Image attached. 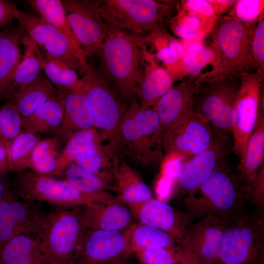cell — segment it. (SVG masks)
Here are the masks:
<instances>
[{
	"label": "cell",
	"mask_w": 264,
	"mask_h": 264,
	"mask_svg": "<svg viewBox=\"0 0 264 264\" xmlns=\"http://www.w3.org/2000/svg\"><path fill=\"white\" fill-rule=\"evenodd\" d=\"M40 140L38 135L22 130L14 140L7 152L11 171L20 172L30 168L32 151Z\"/></svg>",
	"instance_id": "f35d334b"
},
{
	"label": "cell",
	"mask_w": 264,
	"mask_h": 264,
	"mask_svg": "<svg viewBox=\"0 0 264 264\" xmlns=\"http://www.w3.org/2000/svg\"><path fill=\"white\" fill-rule=\"evenodd\" d=\"M66 14L86 58L98 54L106 32L96 0H62Z\"/></svg>",
	"instance_id": "9a60e30c"
},
{
	"label": "cell",
	"mask_w": 264,
	"mask_h": 264,
	"mask_svg": "<svg viewBox=\"0 0 264 264\" xmlns=\"http://www.w3.org/2000/svg\"><path fill=\"white\" fill-rule=\"evenodd\" d=\"M81 206L58 208L43 213L36 239L51 264H73L84 231Z\"/></svg>",
	"instance_id": "3957f363"
},
{
	"label": "cell",
	"mask_w": 264,
	"mask_h": 264,
	"mask_svg": "<svg viewBox=\"0 0 264 264\" xmlns=\"http://www.w3.org/2000/svg\"><path fill=\"white\" fill-rule=\"evenodd\" d=\"M254 25H246L229 15L218 18L209 34V46L215 51L219 62L217 77L240 76L243 73L256 71L250 52Z\"/></svg>",
	"instance_id": "52a82bcc"
},
{
	"label": "cell",
	"mask_w": 264,
	"mask_h": 264,
	"mask_svg": "<svg viewBox=\"0 0 264 264\" xmlns=\"http://www.w3.org/2000/svg\"><path fill=\"white\" fill-rule=\"evenodd\" d=\"M133 218L129 207L117 198L81 206V220L85 229L122 231L134 223Z\"/></svg>",
	"instance_id": "ffe728a7"
},
{
	"label": "cell",
	"mask_w": 264,
	"mask_h": 264,
	"mask_svg": "<svg viewBox=\"0 0 264 264\" xmlns=\"http://www.w3.org/2000/svg\"><path fill=\"white\" fill-rule=\"evenodd\" d=\"M29 4L41 17L65 35L73 46L84 55L70 27L62 0H31Z\"/></svg>",
	"instance_id": "d590c367"
},
{
	"label": "cell",
	"mask_w": 264,
	"mask_h": 264,
	"mask_svg": "<svg viewBox=\"0 0 264 264\" xmlns=\"http://www.w3.org/2000/svg\"><path fill=\"white\" fill-rule=\"evenodd\" d=\"M16 19L42 51L81 74L88 66L86 58L56 28L39 15L19 10Z\"/></svg>",
	"instance_id": "7c38bea8"
},
{
	"label": "cell",
	"mask_w": 264,
	"mask_h": 264,
	"mask_svg": "<svg viewBox=\"0 0 264 264\" xmlns=\"http://www.w3.org/2000/svg\"><path fill=\"white\" fill-rule=\"evenodd\" d=\"M22 118L9 101L0 105V143L7 152L17 136L22 131Z\"/></svg>",
	"instance_id": "b9f144b4"
},
{
	"label": "cell",
	"mask_w": 264,
	"mask_h": 264,
	"mask_svg": "<svg viewBox=\"0 0 264 264\" xmlns=\"http://www.w3.org/2000/svg\"><path fill=\"white\" fill-rule=\"evenodd\" d=\"M15 173L10 186L13 187L16 196L25 201H45L58 208H68L106 201L113 198L108 192L87 193L66 179H56L31 170Z\"/></svg>",
	"instance_id": "5b68a950"
},
{
	"label": "cell",
	"mask_w": 264,
	"mask_h": 264,
	"mask_svg": "<svg viewBox=\"0 0 264 264\" xmlns=\"http://www.w3.org/2000/svg\"><path fill=\"white\" fill-rule=\"evenodd\" d=\"M131 244L134 253L149 247L179 244V242L175 237L166 232L138 222L134 224Z\"/></svg>",
	"instance_id": "8d00e7d4"
},
{
	"label": "cell",
	"mask_w": 264,
	"mask_h": 264,
	"mask_svg": "<svg viewBox=\"0 0 264 264\" xmlns=\"http://www.w3.org/2000/svg\"><path fill=\"white\" fill-rule=\"evenodd\" d=\"M143 75L137 98L141 109L152 108L170 89L175 82L169 72L160 67L155 55L148 52L145 47L142 50Z\"/></svg>",
	"instance_id": "7402d4cb"
},
{
	"label": "cell",
	"mask_w": 264,
	"mask_h": 264,
	"mask_svg": "<svg viewBox=\"0 0 264 264\" xmlns=\"http://www.w3.org/2000/svg\"><path fill=\"white\" fill-rule=\"evenodd\" d=\"M220 261L224 264H264V220L248 212L224 222Z\"/></svg>",
	"instance_id": "ba28073f"
},
{
	"label": "cell",
	"mask_w": 264,
	"mask_h": 264,
	"mask_svg": "<svg viewBox=\"0 0 264 264\" xmlns=\"http://www.w3.org/2000/svg\"><path fill=\"white\" fill-rule=\"evenodd\" d=\"M106 32L98 53L101 73L111 83L118 97L131 104L136 102L143 69V38L106 24Z\"/></svg>",
	"instance_id": "7a4b0ae2"
},
{
	"label": "cell",
	"mask_w": 264,
	"mask_h": 264,
	"mask_svg": "<svg viewBox=\"0 0 264 264\" xmlns=\"http://www.w3.org/2000/svg\"><path fill=\"white\" fill-rule=\"evenodd\" d=\"M0 264H51L40 251L34 236L22 234L0 247Z\"/></svg>",
	"instance_id": "4316f807"
},
{
	"label": "cell",
	"mask_w": 264,
	"mask_h": 264,
	"mask_svg": "<svg viewBox=\"0 0 264 264\" xmlns=\"http://www.w3.org/2000/svg\"><path fill=\"white\" fill-rule=\"evenodd\" d=\"M146 41H152L156 49L155 57L162 61L174 81L181 79L184 76L182 60L184 45L178 40L172 38L164 30L150 34L145 38Z\"/></svg>",
	"instance_id": "4dcf8cb0"
},
{
	"label": "cell",
	"mask_w": 264,
	"mask_h": 264,
	"mask_svg": "<svg viewBox=\"0 0 264 264\" xmlns=\"http://www.w3.org/2000/svg\"><path fill=\"white\" fill-rule=\"evenodd\" d=\"M170 22L175 34L183 40L203 37L201 33V22L192 12L184 8L179 11Z\"/></svg>",
	"instance_id": "7bdbcfd3"
},
{
	"label": "cell",
	"mask_w": 264,
	"mask_h": 264,
	"mask_svg": "<svg viewBox=\"0 0 264 264\" xmlns=\"http://www.w3.org/2000/svg\"><path fill=\"white\" fill-rule=\"evenodd\" d=\"M64 115V95L60 91L57 97L45 102L29 116L22 119V130L36 135L57 133Z\"/></svg>",
	"instance_id": "484cf974"
},
{
	"label": "cell",
	"mask_w": 264,
	"mask_h": 264,
	"mask_svg": "<svg viewBox=\"0 0 264 264\" xmlns=\"http://www.w3.org/2000/svg\"><path fill=\"white\" fill-rule=\"evenodd\" d=\"M181 3L183 8L192 12L200 20L202 36L209 34L219 18L210 2L205 0H187Z\"/></svg>",
	"instance_id": "ee69618b"
},
{
	"label": "cell",
	"mask_w": 264,
	"mask_h": 264,
	"mask_svg": "<svg viewBox=\"0 0 264 264\" xmlns=\"http://www.w3.org/2000/svg\"><path fill=\"white\" fill-rule=\"evenodd\" d=\"M43 212L13 191L0 201V247L22 234L37 237Z\"/></svg>",
	"instance_id": "ac0fdd59"
},
{
	"label": "cell",
	"mask_w": 264,
	"mask_h": 264,
	"mask_svg": "<svg viewBox=\"0 0 264 264\" xmlns=\"http://www.w3.org/2000/svg\"><path fill=\"white\" fill-rule=\"evenodd\" d=\"M114 153L109 147L88 149L79 153L74 162L83 169L110 182L117 162Z\"/></svg>",
	"instance_id": "d6a6232c"
},
{
	"label": "cell",
	"mask_w": 264,
	"mask_h": 264,
	"mask_svg": "<svg viewBox=\"0 0 264 264\" xmlns=\"http://www.w3.org/2000/svg\"><path fill=\"white\" fill-rule=\"evenodd\" d=\"M106 24L135 34L163 31L175 16L177 5L154 0H98Z\"/></svg>",
	"instance_id": "277c9868"
},
{
	"label": "cell",
	"mask_w": 264,
	"mask_h": 264,
	"mask_svg": "<svg viewBox=\"0 0 264 264\" xmlns=\"http://www.w3.org/2000/svg\"><path fill=\"white\" fill-rule=\"evenodd\" d=\"M224 230V222L214 218H205L190 222L179 245L193 262L219 261Z\"/></svg>",
	"instance_id": "e0dca14e"
},
{
	"label": "cell",
	"mask_w": 264,
	"mask_h": 264,
	"mask_svg": "<svg viewBox=\"0 0 264 264\" xmlns=\"http://www.w3.org/2000/svg\"><path fill=\"white\" fill-rule=\"evenodd\" d=\"M10 171L7 152L0 143V175L6 176Z\"/></svg>",
	"instance_id": "681fc988"
},
{
	"label": "cell",
	"mask_w": 264,
	"mask_h": 264,
	"mask_svg": "<svg viewBox=\"0 0 264 264\" xmlns=\"http://www.w3.org/2000/svg\"><path fill=\"white\" fill-rule=\"evenodd\" d=\"M217 135L210 123L194 111L165 138L162 149L165 156L174 155L189 160L207 149Z\"/></svg>",
	"instance_id": "2e32d148"
},
{
	"label": "cell",
	"mask_w": 264,
	"mask_h": 264,
	"mask_svg": "<svg viewBox=\"0 0 264 264\" xmlns=\"http://www.w3.org/2000/svg\"><path fill=\"white\" fill-rule=\"evenodd\" d=\"M200 82L187 76L173 85L152 107L158 118V128L154 137L161 150L165 138L194 112L195 97Z\"/></svg>",
	"instance_id": "4fadbf2b"
},
{
	"label": "cell",
	"mask_w": 264,
	"mask_h": 264,
	"mask_svg": "<svg viewBox=\"0 0 264 264\" xmlns=\"http://www.w3.org/2000/svg\"><path fill=\"white\" fill-rule=\"evenodd\" d=\"M264 73L255 71L241 75L235 107L232 133L233 151L241 157L255 128L259 115V100Z\"/></svg>",
	"instance_id": "5bb4252c"
},
{
	"label": "cell",
	"mask_w": 264,
	"mask_h": 264,
	"mask_svg": "<svg viewBox=\"0 0 264 264\" xmlns=\"http://www.w3.org/2000/svg\"><path fill=\"white\" fill-rule=\"evenodd\" d=\"M193 264H224L221 262L220 260L217 261L211 262H199L193 261Z\"/></svg>",
	"instance_id": "816d5d0a"
},
{
	"label": "cell",
	"mask_w": 264,
	"mask_h": 264,
	"mask_svg": "<svg viewBox=\"0 0 264 264\" xmlns=\"http://www.w3.org/2000/svg\"><path fill=\"white\" fill-rule=\"evenodd\" d=\"M264 0H237L229 15L249 26L254 25L264 18Z\"/></svg>",
	"instance_id": "f6af8a7d"
},
{
	"label": "cell",
	"mask_w": 264,
	"mask_h": 264,
	"mask_svg": "<svg viewBox=\"0 0 264 264\" xmlns=\"http://www.w3.org/2000/svg\"><path fill=\"white\" fill-rule=\"evenodd\" d=\"M129 208L139 223L174 236L179 244L188 224L191 222L184 212L175 209L164 201L153 198Z\"/></svg>",
	"instance_id": "44dd1931"
},
{
	"label": "cell",
	"mask_w": 264,
	"mask_h": 264,
	"mask_svg": "<svg viewBox=\"0 0 264 264\" xmlns=\"http://www.w3.org/2000/svg\"><path fill=\"white\" fill-rule=\"evenodd\" d=\"M226 144V136L218 134L207 149L188 160L176 179L182 192L189 194L200 187L224 159Z\"/></svg>",
	"instance_id": "d6986e66"
},
{
	"label": "cell",
	"mask_w": 264,
	"mask_h": 264,
	"mask_svg": "<svg viewBox=\"0 0 264 264\" xmlns=\"http://www.w3.org/2000/svg\"><path fill=\"white\" fill-rule=\"evenodd\" d=\"M21 44L24 47V52L15 71L13 83L5 100H9L34 82L42 74V68L37 56L33 41L24 31Z\"/></svg>",
	"instance_id": "f546056e"
},
{
	"label": "cell",
	"mask_w": 264,
	"mask_h": 264,
	"mask_svg": "<svg viewBox=\"0 0 264 264\" xmlns=\"http://www.w3.org/2000/svg\"><path fill=\"white\" fill-rule=\"evenodd\" d=\"M112 181L117 198L129 208L140 205L153 198L150 187L140 175L126 162L117 161Z\"/></svg>",
	"instance_id": "d4e9b609"
},
{
	"label": "cell",
	"mask_w": 264,
	"mask_h": 264,
	"mask_svg": "<svg viewBox=\"0 0 264 264\" xmlns=\"http://www.w3.org/2000/svg\"><path fill=\"white\" fill-rule=\"evenodd\" d=\"M56 139L49 138L38 141L30 157L29 168L31 170L44 175H54L58 158L55 150L58 143Z\"/></svg>",
	"instance_id": "ab89813d"
},
{
	"label": "cell",
	"mask_w": 264,
	"mask_h": 264,
	"mask_svg": "<svg viewBox=\"0 0 264 264\" xmlns=\"http://www.w3.org/2000/svg\"><path fill=\"white\" fill-rule=\"evenodd\" d=\"M157 115L153 108L141 109L137 102L124 112L111 149L122 151L132 160L148 165L160 162L164 154L155 145L158 128Z\"/></svg>",
	"instance_id": "8992f818"
},
{
	"label": "cell",
	"mask_w": 264,
	"mask_h": 264,
	"mask_svg": "<svg viewBox=\"0 0 264 264\" xmlns=\"http://www.w3.org/2000/svg\"><path fill=\"white\" fill-rule=\"evenodd\" d=\"M187 195L184 213L191 222L208 217L225 222L249 212L248 205L254 203L251 188L223 159L197 190Z\"/></svg>",
	"instance_id": "6da1fadb"
},
{
	"label": "cell",
	"mask_w": 264,
	"mask_h": 264,
	"mask_svg": "<svg viewBox=\"0 0 264 264\" xmlns=\"http://www.w3.org/2000/svg\"><path fill=\"white\" fill-rule=\"evenodd\" d=\"M123 264H135L128 263V261H127L126 262H125Z\"/></svg>",
	"instance_id": "f5cc1de1"
},
{
	"label": "cell",
	"mask_w": 264,
	"mask_h": 264,
	"mask_svg": "<svg viewBox=\"0 0 264 264\" xmlns=\"http://www.w3.org/2000/svg\"><path fill=\"white\" fill-rule=\"evenodd\" d=\"M64 95V115L57 133L59 139L66 142L75 133L94 128L88 102L76 88L63 91Z\"/></svg>",
	"instance_id": "cb8c5ba5"
},
{
	"label": "cell",
	"mask_w": 264,
	"mask_h": 264,
	"mask_svg": "<svg viewBox=\"0 0 264 264\" xmlns=\"http://www.w3.org/2000/svg\"><path fill=\"white\" fill-rule=\"evenodd\" d=\"M140 264H192L189 255L179 245L152 247L135 252Z\"/></svg>",
	"instance_id": "74e56055"
},
{
	"label": "cell",
	"mask_w": 264,
	"mask_h": 264,
	"mask_svg": "<svg viewBox=\"0 0 264 264\" xmlns=\"http://www.w3.org/2000/svg\"><path fill=\"white\" fill-rule=\"evenodd\" d=\"M19 10L14 2L0 0V29L12 25Z\"/></svg>",
	"instance_id": "7dc6e473"
},
{
	"label": "cell",
	"mask_w": 264,
	"mask_h": 264,
	"mask_svg": "<svg viewBox=\"0 0 264 264\" xmlns=\"http://www.w3.org/2000/svg\"><path fill=\"white\" fill-rule=\"evenodd\" d=\"M212 4L216 13L219 16L233 8L237 0H208Z\"/></svg>",
	"instance_id": "c3c4849f"
},
{
	"label": "cell",
	"mask_w": 264,
	"mask_h": 264,
	"mask_svg": "<svg viewBox=\"0 0 264 264\" xmlns=\"http://www.w3.org/2000/svg\"><path fill=\"white\" fill-rule=\"evenodd\" d=\"M240 76L215 77L201 81L195 97L193 111L222 135L232 132Z\"/></svg>",
	"instance_id": "9c48e42d"
},
{
	"label": "cell",
	"mask_w": 264,
	"mask_h": 264,
	"mask_svg": "<svg viewBox=\"0 0 264 264\" xmlns=\"http://www.w3.org/2000/svg\"><path fill=\"white\" fill-rule=\"evenodd\" d=\"M24 31L19 24L0 29V101L5 100L22 58L20 44Z\"/></svg>",
	"instance_id": "603a6c76"
},
{
	"label": "cell",
	"mask_w": 264,
	"mask_h": 264,
	"mask_svg": "<svg viewBox=\"0 0 264 264\" xmlns=\"http://www.w3.org/2000/svg\"><path fill=\"white\" fill-rule=\"evenodd\" d=\"M251 55L256 71L264 73V18L253 26L250 38Z\"/></svg>",
	"instance_id": "bcb514c9"
},
{
	"label": "cell",
	"mask_w": 264,
	"mask_h": 264,
	"mask_svg": "<svg viewBox=\"0 0 264 264\" xmlns=\"http://www.w3.org/2000/svg\"><path fill=\"white\" fill-rule=\"evenodd\" d=\"M59 93L56 88L42 74L34 82L7 100L23 118L31 115L45 102L57 97Z\"/></svg>",
	"instance_id": "f1b7e54d"
},
{
	"label": "cell",
	"mask_w": 264,
	"mask_h": 264,
	"mask_svg": "<svg viewBox=\"0 0 264 264\" xmlns=\"http://www.w3.org/2000/svg\"><path fill=\"white\" fill-rule=\"evenodd\" d=\"M134 224L118 231L85 228L73 264H123L134 254L131 244Z\"/></svg>",
	"instance_id": "8fae6325"
},
{
	"label": "cell",
	"mask_w": 264,
	"mask_h": 264,
	"mask_svg": "<svg viewBox=\"0 0 264 264\" xmlns=\"http://www.w3.org/2000/svg\"><path fill=\"white\" fill-rule=\"evenodd\" d=\"M34 44L42 70L56 88L60 91H65L75 88L80 79L76 71L64 63L49 56L40 49L35 43Z\"/></svg>",
	"instance_id": "e575fe53"
},
{
	"label": "cell",
	"mask_w": 264,
	"mask_h": 264,
	"mask_svg": "<svg viewBox=\"0 0 264 264\" xmlns=\"http://www.w3.org/2000/svg\"><path fill=\"white\" fill-rule=\"evenodd\" d=\"M66 179L81 191L98 194L112 188L110 182L100 176L88 172L72 163L64 171Z\"/></svg>",
	"instance_id": "60d3db41"
},
{
	"label": "cell",
	"mask_w": 264,
	"mask_h": 264,
	"mask_svg": "<svg viewBox=\"0 0 264 264\" xmlns=\"http://www.w3.org/2000/svg\"><path fill=\"white\" fill-rule=\"evenodd\" d=\"M239 173L250 187L252 186L264 160V116L258 117L244 152L240 157Z\"/></svg>",
	"instance_id": "83f0119b"
},
{
	"label": "cell",
	"mask_w": 264,
	"mask_h": 264,
	"mask_svg": "<svg viewBox=\"0 0 264 264\" xmlns=\"http://www.w3.org/2000/svg\"><path fill=\"white\" fill-rule=\"evenodd\" d=\"M103 140L95 128L83 130L73 134L66 142L57 160V169L54 176H60L66 167L74 162L77 155L86 149L102 147Z\"/></svg>",
	"instance_id": "836d02e7"
},
{
	"label": "cell",
	"mask_w": 264,
	"mask_h": 264,
	"mask_svg": "<svg viewBox=\"0 0 264 264\" xmlns=\"http://www.w3.org/2000/svg\"><path fill=\"white\" fill-rule=\"evenodd\" d=\"M6 176L0 175V201L12 191Z\"/></svg>",
	"instance_id": "f907efd6"
},
{
	"label": "cell",
	"mask_w": 264,
	"mask_h": 264,
	"mask_svg": "<svg viewBox=\"0 0 264 264\" xmlns=\"http://www.w3.org/2000/svg\"><path fill=\"white\" fill-rule=\"evenodd\" d=\"M76 87L86 97L91 110L94 127L99 130L103 141L111 148L123 112L109 82L89 64Z\"/></svg>",
	"instance_id": "30bf717a"
},
{
	"label": "cell",
	"mask_w": 264,
	"mask_h": 264,
	"mask_svg": "<svg viewBox=\"0 0 264 264\" xmlns=\"http://www.w3.org/2000/svg\"><path fill=\"white\" fill-rule=\"evenodd\" d=\"M209 65L214 70L211 78L217 77L219 62L215 51L209 45L204 44L199 40L191 42L186 48L184 47L182 60L184 76L199 80L202 76V70Z\"/></svg>",
	"instance_id": "1f68e13d"
}]
</instances>
